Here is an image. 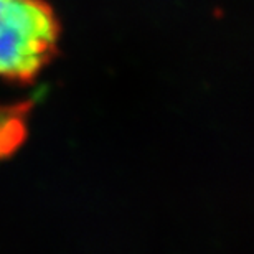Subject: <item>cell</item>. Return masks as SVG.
Listing matches in <instances>:
<instances>
[{
    "instance_id": "obj_1",
    "label": "cell",
    "mask_w": 254,
    "mask_h": 254,
    "mask_svg": "<svg viewBox=\"0 0 254 254\" xmlns=\"http://www.w3.org/2000/svg\"><path fill=\"white\" fill-rule=\"evenodd\" d=\"M58 35L43 0H0V79L33 78L53 57Z\"/></svg>"
}]
</instances>
